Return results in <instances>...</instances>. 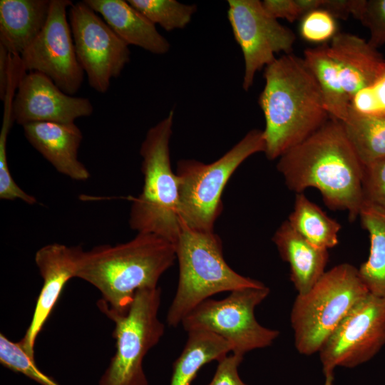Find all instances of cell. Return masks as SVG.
<instances>
[{"label": "cell", "mask_w": 385, "mask_h": 385, "mask_svg": "<svg viewBox=\"0 0 385 385\" xmlns=\"http://www.w3.org/2000/svg\"><path fill=\"white\" fill-rule=\"evenodd\" d=\"M277 169L287 188L297 193L314 188L332 210L348 212L351 221L364 202V166L345 134L342 122L332 118L279 158Z\"/></svg>", "instance_id": "6da1fadb"}, {"label": "cell", "mask_w": 385, "mask_h": 385, "mask_svg": "<svg viewBox=\"0 0 385 385\" xmlns=\"http://www.w3.org/2000/svg\"><path fill=\"white\" fill-rule=\"evenodd\" d=\"M82 248L52 243L40 248L35 262L43 279L31 322L25 335L19 341L23 349L34 358L36 338L50 316L68 280L76 277L77 263Z\"/></svg>", "instance_id": "9a60e30c"}, {"label": "cell", "mask_w": 385, "mask_h": 385, "mask_svg": "<svg viewBox=\"0 0 385 385\" xmlns=\"http://www.w3.org/2000/svg\"><path fill=\"white\" fill-rule=\"evenodd\" d=\"M272 241L281 258L289 265L290 279L297 294H305L326 272L328 250L310 243L287 220L276 230Z\"/></svg>", "instance_id": "d6986e66"}, {"label": "cell", "mask_w": 385, "mask_h": 385, "mask_svg": "<svg viewBox=\"0 0 385 385\" xmlns=\"http://www.w3.org/2000/svg\"><path fill=\"white\" fill-rule=\"evenodd\" d=\"M30 144L60 173L76 181H86L91 174L78 160L83 140L79 128L73 123L34 122L23 125Z\"/></svg>", "instance_id": "2e32d148"}, {"label": "cell", "mask_w": 385, "mask_h": 385, "mask_svg": "<svg viewBox=\"0 0 385 385\" xmlns=\"http://www.w3.org/2000/svg\"><path fill=\"white\" fill-rule=\"evenodd\" d=\"M301 20L299 33L307 41L323 43L337 34L335 18L323 9L308 13Z\"/></svg>", "instance_id": "f1b7e54d"}, {"label": "cell", "mask_w": 385, "mask_h": 385, "mask_svg": "<svg viewBox=\"0 0 385 385\" xmlns=\"http://www.w3.org/2000/svg\"><path fill=\"white\" fill-rule=\"evenodd\" d=\"M265 150L263 130L252 129L212 163L194 159L178 161L175 174L181 222L194 230L214 231L222 210V194L229 179L246 159Z\"/></svg>", "instance_id": "52a82bcc"}, {"label": "cell", "mask_w": 385, "mask_h": 385, "mask_svg": "<svg viewBox=\"0 0 385 385\" xmlns=\"http://www.w3.org/2000/svg\"><path fill=\"white\" fill-rule=\"evenodd\" d=\"M51 0H1L0 44L21 55L47 21Z\"/></svg>", "instance_id": "ffe728a7"}, {"label": "cell", "mask_w": 385, "mask_h": 385, "mask_svg": "<svg viewBox=\"0 0 385 385\" xmlns=\"http://www.w3.org/2000/svg\"><path fill=\"white\" fill-rule=\"evenodd\" d=\"M70 0H51L45 26L20 55L24 70L40 72L50 78L63 92L74 96L84 78L75 51L67 9Z\"/></svg>", "instance_id": "4fadbf2b"}, {"label": "cell", "mask_w": 385, "mask_h": 385, "mask_svg": "<svg viewBox=\"0 0 385 385\" xmlns=\"http://www.w3.org/2000/svg\"><path fill=\"white\" fill-rule=\"evenodd\" d=\"M304 60L320 88L327 111L332 118L344 122L350 108L337 63L325 43L304 51Z\"/></svg>", "instance_id": "603a6c76"}, {"label": "cell", "mask_w": 385, "mask_h": 385, "mask_svg": "<svg viewBox=\"0 0 385 385\" xmlns=\"http://www.w3.org/2000/svg\"><path fill=\"white\" fill-rule=\"evenodd\" d=\"M188 334L185 345L173 364L170 385H191L203 366L232 352L230 344L212 332L193 329Z\"/></svg>", "instance_id": "7402d4cb"}, {"label": "cell", "mask_w": 385, "mask_h": 385, "mask_svg": "<svg viewBox=\"0 0 385 385\" xmlns=\"http://www.w3.org/2000/svg\"><path fill=\"white\" fill-rule=\"evenodd\" d=\"M9 52L0 44V98L5 96L8 83Z\"/></svg>", "instance_id": "e575fe53"}, {"label": "cell", "mask_w": 385, "mask_h": 385, "mask_svg": "<svg viewBox=\"0 0 385 385\" xmlns=\"http://www.w3.org/2000/svg\"><path fill=\"white\" fill-rule=\"evenodd\" d=\"M155 25L171 31L183 29L197 11L195 4H185L176 0H128Z\"/></svg>", "instance_id": "484cf974"}, {"label": "cell", "mask_w": 385, "mask_h": 385, "mask_svg": "<svg viewBox=\"0 0 385 385\" xmlns=\"http://www.w3.org/2000/svg\"><path fill=\"white\" fill-rule=\"evenodd\" d=\"M88 98L70 96L46 75L26 73L21 78L12 104L14 122L21 125L34 122L73 123L92 114Z\"/></svg>", "instance_id": "5bb4252c"}, {"label": "cell", "mask_w": 385, "mask_h": 385, "mask_svg": "<svg viewBox=\"0 0 385 385\" xmlns=\"http://www.w3.org/2000/svg\"><path fill=\"white\" fill-rule=\"evenodd\" d=\"M346 138L364 167L385 158V117L365 115L349 108L342 122Z\"/></svg>", "instance_id": "d4e9b609"}, {"label": "cell", "mask_w": 385, "mask_h": 385, "mask_svg": "<svg viewBox=\"0 0 385 385\" xmlns=\"http://www.w3.org/2000/svg\"><path fill=\"white\" fill-rule=\"evenodd\" d=\"M68 18L76 57L88 84L104 93L129 62L128 46L83 1L72 4Z\"/></svg>", "instance_id": "30bf717a"}, {"label": "cell", "mask_w": 385, "mask_h": 385, "mask_svg": "<svg viewBox=\"0 0 385 385\" xmlns=\"http://www.w3.org/2000/svg\"><path fill=\"white\" fill-rule=\"evenodd\" d=\"M179 278L166 321L175 327L195 307L214 294L265 285L232 270L224 259L220 237L214 231L197 230L181 222L175 243Z\"/></svg>", "instance_id": "277c9868"}, {"label": "cell", "mask_w": 385, "mask_h": 385, "mask_svg": "<svg viewBox=\"0 0 385 385\" xmlns=\"http://www.w3.org/2000/svg\"><path fill=\"white\" fill-rule=\"evenodd\" d=\"M259 98L265 127V154L279 158L330 118L319 85L304 58L290 53L267 65Z\"/></svg>", "instance_id": "7a4b0ae2"}, {"label": "cell", "mask_w": 385, "mask_h": 385, "mask_svg": "<svg viewBox=\"0 0 385 385\" xmlns=\"http://www.w3.org/2000/svg\"><path fill=\"white\" fill-rule=\"evenodd\" d=\"M350 108L362 115L385 117V68L373 83L355 94Z\"/></svg>", "instance_id": "83f0119b"}, {"label": "cell", "mask_w": 385, "mask_h": 385, "mask_svg": "<svg viewBox=\"0 0 385 385\" xmlns=\"http://www.w3.org/2000/svg\"><path fill=\"white\" fill-rule=\"evenodd\" d=\"M175 260L173 243L155 234L138 233L127 242L82 249L76 277L101 292V311L125 313L135 292L158 287L159 279Z\"/></svg>", "instance_id": "3957f363"}, {"label": "cell", "mask_w": 385, "mask_h": 385, "mask_svg": "<svg viewBox=\"0 0 385 385\" xmlns=\"http://www.w3.org/2000/svg\"><path fill=\"white\" fill-rule=\"evenodd\" d=\"M359 21L369 30L371 46L378 49L385 44V0H366Z\"/></svg>", "instance_id": "f546056e"}, {"label": "cell", "mask_w": 385, "mask_h": 385, "mask_svg": "<svg viewBox=\"0 0 385 385\" xmlns=\"http://www.w3.org/2000/svg\"><path fill=\"white\" fill-rule=\"evenodd\" d=\"M366 0H322L321 9L334 18L347 19L350 14L359 21Z\"/></svg>", "instance_id": "d6a6232c"}, {"label": "cell", "mask_w": 385, "mask_h": 385, "mask_svg": "<svg viewBox=\"0 0 385 385\" xmlns=\"http://www.w3.org/2000/svg\"><path fill=\"white\" fill-rule=\"evenodd\" d=\"M369 294L354 265L342 263L326 271L293 303L290 323L297 351L306 356L318 352L344 317Z\"/></svg>", "instance_id": "8992f818"}, {"label": "cell", "mask_w": 385, "mask_h": 385, "mask_svg": "<svg viewBox=\"0 0 385 385\" xmlns=\"http://www.w3.org/2000/svg\"><path fill=\"white\" fill-rule=\"evenodd\" d=\"M364 200L385 209V158L364 167Z\"/></svg>", "instance_id": "4dcf8cb0"}, {"label": "cell", "mask_w": 385, "mask_h": 385, "mask_svg": "<svg viewBox=\"0 0 385 385\" xmlns=\"http://www.w3.org/2000/svg\"><path fill=\"white\" fill-rule=\"evenodd\" d=\"M83 1L99 14L128 46H136L158 55L165 54L170 50L169 41L158 31L155 25L128 1L84 0Z\"/></svg>", "instance_id": "ac0fdd59"}, {"label": "cell", "mask_w": 385, "mask_h": 385, "mask_svg": "<svg viewBox=\"0 0 385 385\" xmlns=\"http://www.w3.org/2000/svg\"><path fill=\"white\" fill-rule=\"evenodd\" d=\"M174 111L147 132L140 148L142 191L132 198L130 228L151 233L175 245L181 228L178 178L171 166L170 142Z\"/></svg>", "instance_id": "5b68a950"}, {"label": "cell", "mask_w": 385, "mask_h": 385, "mask_svg": "<svg viewBox=\"0 0 385 385\" xmlns=\"http://www.w3.org/2000/svg\"><path fill=\"white\" fill-rule=\"evenodd\" d=\"M329 51L350 101L373 83L385 68V58L378 49L354 34L337 33L332 38Z\"/></svg>", "instance_id": "e0dca14e"}, {"label": "cell", "mask_w": 385, "mask_h": 385, "mask_svg": "<svg viewBox=\"0 0 385 385\" xmlns=\"http://www.w3.org/2000/svg\"><path fill=\"white\" fill-rule=\"evenodd\" d=\"M270 292L265 284L234 290L222 299H207L186 315L181 324L187 332L202 329L217 334L230 344L234 354L244 356L268 347L279 332L260 324L255 309Z\"/></svg>", "instance_id": "9c48e42d"}, {"label": "cell", "mask_w": 385, "mask_h": 385, "mask_svg": "<svg viewBox=\"0 0 385 385\" xmlns=\"http://www.w3.org/2000/svg\"><path fill=\"white\" fill-rule=\"evenodd\" d=\"M287 221L294 230L319 248L328 250L338 244L341 225L303 192L297 193Z\"/></svg>", "instance_id": "cb8c5ba5"}, {"label": "cell", "mask_w": 385, "mask_h": 385, "mask_svg": "<svg viewBox=\"0 0 385 385\" xmlns=\"http://www.w3.org/2000/svg\"><path fill=\"white\" fill-rule=\"evenodd\" d=\"M334 375L333 374L325 375V381L324 385H333Z\"/></svg>", "instance_id": "8d00e7d4"}, {"label": "cell", "mask_w": 385, "mask_h": 385, "mask_svg": "<svg viewBox=\"0 0 385 385\" xmlns=\"http://www.w3.org/2000/svg\"><path fill=\"white\" fill-rule=\"evenodd\" d=\"M0 362L6 368L19 372L41 385H60L37 367L34 358L23 349L19 342H14L0 335Z\"/></svg>", "instance_id": "4316f807"}, {"label": "cell", "mask_w": 385, "mask_h": 385, "mask_svg": "<svg viewBox=\"0 0 385 385\" xmlns=\"http://www.w3.org/2000/svg\"><path fill=\"white\" fill-rule=\"evenodd\" d=\"M359 216L370 240L369 257L359 274L369 294L385 300V209L364 200Z\"/></svg>", "instance_id": "44dd1931"}, {"label": "cell", "mask_w": 385, "mask_h": 385, "mask_svg": "<svg viewBox=\"0 0 385 385\" xmlns=\"http://www.w3.org/2000/svg\"><path fill=\"white\" fill-rule=\"evenodd\" d=\"M244 356L232 353L219 360L216 371L207 385H247L238 374V367Z\"/></svg>", "instance_id": "1f68e13d"}, {"label": "cell", "mask_w": 385, "mask_h": 385, "mask_svg": "<svg viewBox=\"0 0 385 385\" xmlns=\"http://www.w3.org/2000/svg\"><path fill=\"white\" fill-rule=\"evenodd\" d=\"M227 18L245 63L242 88L247 91L255 74L273 62L275 53H290L296 36L289 28L270 16L259 0L227 1Z\"/></svg>", "instance_id": "7c38bea8"}, {"label": "cell", "mask_w": 385, "mask_h": 385, "mask_svg": "<svg viewBox=\"0 0 385 385\" xmlns=\"http://www.w3.org/2000/svg\"><path fill=\"white\" fill-rule=\"evenodd\" d=\"M262 5L272 17L285 19L289 22L300 19L295 0H264Z\"/></svg>", "instance_id": "836d02e7"}, {"label": "cell", "mask_w": 385, "mask_h": 385, "mask_svg": "<svg viewBox=\"0 0 385 385\" xmlns=\"http://www.w3.org/2000/svg\"><path fill=\"white\" fill-rule=\"evenodd\" d=\"M385 344V300L369 294L344 317L319 351L325 375L371 360Z\"/></svg>", "instance_id": "8fae6325"}, {"label": "cell", "mask_w": 385, "mask_h": 385, "mask_svg": "<svg viewBox=\"0 0 385 385\" xmlns=\"http://www.w3.org/2000/svg\"><path fill=\"white\" fill-rule=\"evenodd\" d=\"M160 295L159 287L140 289L125 313L101 311L115 324L116 351L99 385H148L143 361L165 332L158 318Z\"/></svg>", "instance_id": "ba28073f"}, {"label": "cell", "mask_w": 385, "mask_h": 385, "mask_svg": "<svg viewBox=\"0 0 385 385\" xmlns=\"http://www.w3.org/2000/svg\"><path fill=\"white\" fill-rule=\"evenodd\" d=\"M322 0H295L301 19L308 13L320 9Z\"/></svg>", "instance_id": "d590c367"}]
</instances>
